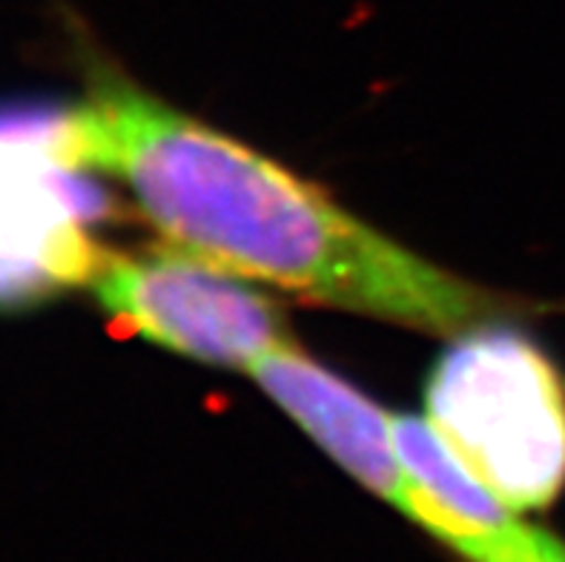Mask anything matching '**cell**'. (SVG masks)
Instances as JSON below:
<instances>
[{"label":"cell","mask_w":565,"mask_h":562,"mask_svg":"<svg viewBox=\"0 0 565 562\" xmlns=\"http://www.w3.org/2000/svg\"><path fill=\"white\" fill-rule=\"evenodd\" d=\"M66 167L121 181L172 247L301 299L445 336L514 310L107 66L72 109Z\"/></svg>","instance_id":"6da1fadb"},{"label":"cell","mask_w":565,"mask_h":562,"mask_svg":"<svg viewBox=\"0 0 565 562\" xmlns=\"http://www.w3.org/2000/svg\"><path fill=\"white\" fill-rule=\"evenodd\" d=\"M425 420L514 511L563 491V382L523 336L491 325L459 333L428 377Z\"/></svg>","instance_id":"7a4b0ae2"},{"label":"cell","mask_w":565,"mask_h":562,"mask_svg":"<svg viewBox=\"0 0 565 562\" xmlns=\"http://www.w3.org/2000/svg\"><path fill=\"white\" fill-rule=\"evenodd\" d=\"M89 287L124 328L195 362L250 371L256 359L290 344L267 296L172 244L107 253Z\"/></svg>","instance_id":"3957f363"},{"label":"cell","mask_w":565,"mask_h":562,"mask_svg":"<svg viewBox=\"0 0 565 562\" xmlns=\"http://www.w3.org/2000/svg\"><path fill=\"white\" fill-rule=\"evenodd\" d=\"M66 176L46 152L0 144V310L89 285L107 256L81 233Z\"/></svg>","instance_id":"277c9868"},{"label":"cell","mask_w":565,"mask_h":562,"mask_svg":"<svg viewBox=\"0 0 565 562\" xmlns=\"http://www.w3.org/2000/svg\"><path fill=\"white\" fill-rule=\"evenodd\" d=\"M247 373L351 477L402 513L408 511L411 488L394 448L391 413L294 344L265 353Z\"/></svg>","instance_id":"5b68a950"},{"label":"cell","mask_w":565,"mask_h":562,"mask_svg":"<svg viewBox=\"0 0 565 562\" xmlns=\"http://www.w3.org/2000/svg\"><path fill=\"white\" fill-rule=\"evenodd\" d=\"M391 431L411 488L405 517L468 562L500 560L525 528L514 508L459 459L428 420L391 413Z\"/></svg>","instance_id":"8992f818"},{"label":"cell","mask_w":565,"mask_h":562,"mask_svg":"<svg viewBox=\"0 0 565 562\" xmlns=\"http://www.w3.org/2000/svg\"><path fill=\"white\" fill-rule=\"evenodd\" d=\"M72 109L38 107V104H0V144L46 152L66 167Z\"/></svg>","instance_id":"52a82bcc"}]
</instances>
